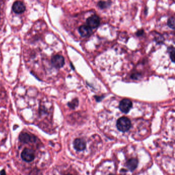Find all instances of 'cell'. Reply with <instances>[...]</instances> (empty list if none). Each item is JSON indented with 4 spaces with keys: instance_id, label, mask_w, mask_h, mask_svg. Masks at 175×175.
<instances>
[{
    "instance_id": "6da1fadb",
    "label": "cell",
    "mask_w": 175,
    "mask_h": 175,
    "mask_svg": "<svg viewBox=\"0 0 175 175\" xmlns=\"http://www.w3.org/2000/svg\"><path fill=\"white\" fill-rule=\"evenodd\" d=\"M116 126L120 132H127L131 127V122L127 117H121L117 120Z\"/></svg>"
},
{
    "instance_id": "7a4b0ae2",
    "label": "cell",
    "mask_w": 175,
    "mask_h": 175,
    "mask_svg": "<svg viewBox=\"0 0 175 175\" xmlns=\"http://www.w3.org/2000/svg\"><path fill=\"white\" fill-rule=\"evenodd\" d=\"M51 62L53 67L56 68H60L64 66L65 60L64 57L61 55H56L52 57Z\"/></svg>"
},
{
    "instance_id": "3957f363",
    "label": "cell",
    "mask_w": 175,
    "mask_h": 175,
    "mask_svg": "<svg viewBox=\"0 0 175 175\" xmlns=\"http://www.w3.org/2000/svg\"><path fill=\"white\" fill-rule=\"evenodd\" d=\"M23 160L26 162H31L34 158V153L31 149L26 148L23 151L21 154Z\"/></svg>"
},
{
    "instance_id": "277c9868",
    "label": "cell",
    "mask_w": 175,
    "mask_h": 175,
    "mask_svg": "<svg viewBox=\"0 0 175 175\" xmlns=\"http://www.w3.org/2000/svg\"><path fill=\"white\" fill-rule=\"evenodd\" d=\"M133 106L132 102L129 99H124L120 102L119 108L123 113H128Z\"/></svg>"
},
{
    "instance_id": "5b68a950",
    "label": "cell",
    "mask_w": 175,
    "mask_h": 175,
    "mask_svg": "<svg viewBox=\"0 0 175 175\" xmlns=\"http://www.w3.org/2000/svg\"><path fill=\"white\" fill-rule=\"evenodd\" d=\"M86 23L87 26L90 28H97L100 25V18L98 15H92L87 19Z\"/></svg>"
},
{
    "instance_id": "8992f818",
    "label": "cell",
    "mask_w": 175,
    "mask_h": 175,
    "mask_svg": "<svg viewBox=\"0 0 175 175\" xmlns=\"http://www.w3.org/2000/svg\"><path fill=\"white\" fill-rule=\"evenodd\" d=\"M12 8L15 13L20 14L24 12L26 10V7L23 2L16 1L13 3Z\"/></svg>"
},
{
    "instance_id": "52a82bcc",
    "label": "cell",
    "mask_w": 175,
    "mask_h": 175,
    "mask_svg": "<svg viewBox=\"0 0 175 175\" xmlns=\"http://www.w3.org/2000/svg\"><path fill=\"white\" fill-rule=\"evenodd\" d=\"M86 143L84 140L78 138L73 142V147L77 151H83L86 148Z\"/></svg>"
},
{
    "instance_id": "ba28073f",
    "label": "cell",
    "mask_w": 175,
    "mask_h": 175,
    "mask_svg": "<svg viewBox=\"0 0 175 175\" xmlns=\"http://www.w3.org/2000/svg\"><path fill=\"white\" fill-rule=\"evenodd\" d=\"M79 31L82 37H86L92 33V29L87 25H82L79 27Z\"/></svg>"
},
{
    "instance_id": "9c48e42d",
    "label": "cell",
    "mask_w": 175,
    "mask_h": 175,
    "mask_svg": "<svg viewBox=\"0 0 175 175\" xmlns=\"http://www.w3.org/2000/svg\"><path fill=\"white\" fill-rule=\"evenodd\" d=\"M19 139L20 141L25 143H28L34 141V138L32 136L26 133H21L19 135Z\"/></svg>"
},
{
    "instance_id": "30bf717a",
    "label": "cell",
    "mask_w": 175,
    "mask_h": 175,
    "mask_svg": "<svg viewBox=\"0 0 175 175\" xmlns=\"http://www.w3.org/2000/svg\"><path fill=\"white\" fill-rule=\"evenodd\" d=\"M138 161L135 158H131L127 161L126 165L127 168L131 171H134V170L137 168Z\"/></svg>"
},
{
    "instance_id": "8fae6325",
    "label": "cell",
    "mask_w": 175,
    "mask_h": 175,
    "mask_svg": "<svg viewBox=\"0 0 175 175\" xmlns=\"http://www.w3.org/2000/svg\"><path fill=\"white\" fill-rule=\"evenodd\" d=\"M79 104V101L77 99H75L74 100H72V102H70V103H68V105L70 106L71 108L74 109L75 108V107H77L78 105Z\"/></svg>"
},
{
    "instance_id": "7c38bea8",
    "label": "cell",
    "mask_w": 175,
    "mask_h": 175,
    "mask_svg": "<svg viewBox=\"0 0 175 175\" xmlns=\"http://www.w3.org/2000/svg\"><path fill=\"white\" fill-rule=\"evenodd\" d=\"M168 24L170 28L174 29H175V18L174 17L170 18L168 20Z\"/></svg>"
},
{
    "instance_id": "4fadbf2b",
    "label": "cell",
    "mask_w": 175,
    "mask_h": 175,
    "mask_svg": "<svg viewBox=\"0 0 175 175\" xmlns=\"http://www.w3.org/2000/svg\"><path fill=\"white\" fill-rule=\"evenodd\" d=\"M98 5L102 9H103L109 6V2H105V1H100L98 3Z\"/></svg>"
},
{
    "instance_id": "5bb4252c",
    "label": "cell",
    "mask_w": 175,
    "mask_h": 175,
    "mask_svg": "<svg viewBox=\"0 0 175 175\" xmlns=\"http://www.w3.org/2000/svg\"><path fill=\"white\" fill-rule=\"evenodd\" d=\"M169 53H170V58L172 62H175V49L173 47H171V49H169Z\"/></svg>"
},
{
    "instance_id": "9a60e30c",
    "label": "cell",
    "mask_w": 175,
    "mask_h": 175,
    "mask_svg": "<svg viewBox=\"0 0 175 175\" xmlns=\"http://www.w3.org/2000/svg\"><path fill=\"white\" fill-rule=\"evenodd\" d=\"M143 34V30H139V31H137V33H136V34H137V36H141V35H142V34Z\"/></svg>"
},
{
    "instance_id": "2e32d148",
    "label": "cell",
    "mask_w": 175,
    "mask_h": 175,
    "mask_svg": "<svg viewBox=\"0 0 175 175\" xmlns=\"http://www.w3.org/2000/svg\"><path fill=\"white\" fill-rule=\"evenodd\" d=\"M0 175H7L6 174L5 171L3 169L1 171H0Z\"/></svg>"
},
{
    "instance_id": "e0dca14e",
    "label": "cell",
    "mask_w": 175,
    "mask_h": 175,
    "mask_svg": "<svg viewBox=\"0 0 175 175\" xmlns=\"http://www.w3.org/2000/svg\"><path fill=\"white\" fill-rule=\"evenodd\" d=\"M108 175H113V174H109Z\"/></svg>"
},
{
    "instance_id": "ac0fdd59",
    "label": "cell",
    "mask_w": 175,
    "mask_h": 175,
    "mask_svg": "<svg viewBox=\"0 0 175 175\" xmlns=\"http://www.w3.org/2000/svg\"><path fill=\"white\" fill-rule=\"evenodd\" d=\"M70 175V174H68V175Z\"/></svg>"
}]
</instances>
